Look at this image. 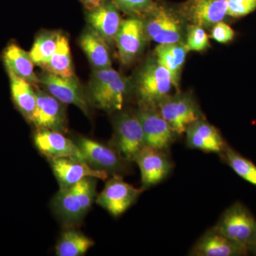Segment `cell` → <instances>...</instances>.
<instances>
[{"instance_id":"32","label":"cell","mask_w":256,"mask_h":256,"mask_svg":"<svg viewBox=\"0 0 256 256\" xmlns=\"http://www.w3.org/2000/svg\"><path fill=\"white\" fill-rule=\"evenodd\" d=\"M227 14L240 18L256 9V0H226Z\"/></svg>"},{"instance_id":"17","label":"cell","mask_w":256,"mask_h":256,"mask_svg":"<svg viewBox=\"0 0 256 256\" xmlns=\"http://www.w3.org/2000/svg\"><path fill=\"white\" fill-rule=\"evenodd\" d=\"M86 20L90 28L108 44L114 43L122 20L112 0H104L95 9L87 11Z\"/></svg>"},{"instance_id":"27","label":"cell","mask_w":256,"mask_h":256,"mask_svg":"<svg viewBox=\"0 0 256 256\" xmlns=\"http://www.w3.org/2000/svg\"><path fill=\"white\" fill-rule=\"evenodd\" d=\"M60 34L45 32L36 37L30 52L34 64L42 68L46 64L56 50Z\"/></svg>"},{"instance_id":"28","label":"cell","mask_w":256,"mask_h":256,"mask_svg":"<svg viewBox=\"0 0 256 256\" xmlns=\"http://www.w3.org/2000/svg\"><path fill=\"white\" fill-rule=\"evenodd\" d=\"M222 154L225 161L238 176L256 186V166L252 161L228 146Z\"/></svg>"},{"instance_id":"13","label":"cell","mask_w":256,"mask_h":256,"mask_svg":"<svg viewBox=\"0 0 256 256\" xmlns=\"http://www.w3.org/2000/svg\"><path fill=\"white\" fill-rule=\"evenodd\" d=\"M144 22L146 37L159 44L180 42L182 24L178 16L164 8H152Z\"/></svg>"},{"instance_id":"22","label":"cell","mask_w":256,"mask_h":256,"mask_svg":"<svg viewBox=\"0 0 256 256\" xmlns=\"http://www.w3.org/2000/svg\"><path fill=\"white\" fill-rule=\"evenodd\" d=\"M79 44L95 70L110 68L112 60L108 44L92 28L84 30Z\"/></svg>"},{"instance_id":"25","label":"cell","mask_w":256,"mask_h":256,"mask_svg":"<svg viewBox=\"0 0 256 256\" xmlns=\"http://www.w3.org/2000/svg\"><path fill=\"white\" fill-rule=\"evenodd\" d=\"M42 68L48 73L60 76H74L68 40L62 34H60L56 50Z\"/></svg>"},{"instance_id":"31","label":"cell","mask_w":256,"mask_h":256,"mask_svg":"<svg viewBox=\"0 0 256 256\" xmlns=\"http://www.w3.org/2000/svg\"><path fill=\"white\" fill-rule=\"evenodd\" d=\"M186 46L188 50L202 52L210 46V41L202 26L192 24L188 28Z\"/></svg>"},{"instance_id":"19","label":"cell","mask_w":256,"mask_h":256,"mask_svg":"<svg viewBox=\"0 0 256 256\" xmlns=\"http://www.w3.org/2000/svg\"><path fill=\"white\" fill-rule=\"evenodd\" d=\"M185 14L193 24L203 28L214 26L227 14L226 0H191Z\"/></svg>"},{"instance_id":"4","label":"cell","mask_w":256,"mask_h":256,"mask_svg":"<svg viewBox=\"0 0 256 256\" xmlns=\"http://www.w3.org/2000/svg\"><path fill=\"white\" fill-rule=\"evenodd\" d=\"M114 146L126 161L134 162L139 152L146 146L144 132L137 114L122 112L114 124Z\"/></svg>"},{"instance_id":"2","label":"cell","mask_w":256,"mask_h":256,"mask_svg":"<svg viewBox=\"0 0 256 256\" xmlns=\"http://www.w3.org/2000/svg\"><path fill=\"white\" fill-rule=\"evenodd\" d=\"M172 86L171 74L156 60L148 62L138 74L136 88L142 106L156 107L169 96Z\"/></svg>"},{"instance_id":"14","label":"cell","mask_w":256,"mask_h":256,"mask_svg":"<svg viewBox=\"0 0 256 256\" xmlns=\"http://www.w3.org/2000/svg\"><path fill=\"white\" fill-rule=\"evenodd\" d=\"M50 165L60 188L73 186L86 178L106 180L108 174L82 160L72 158H50Z\"/></svg>"},{"instance_id":"8","label":"cell","mask_w":256,"mask_h":256,"mask_svg":"<svg viewBox=\"0 0 256 256\" xmlns=\"http://www.w3.org/2000/svg\"><path fill=\"white\" fill-rule=\"evenodd\" d=\"M75 142L80 148L86 162L92 168L114 175H120L124 171L126 160L116 150L87 138H78Z\"/></svg>"},{"instance_id":"7","label":"cell","mask_w":256,"mask_h":256,"mask_svg":"<svg viewBox=\"0 0 256 256\" xmlns=\"http://www.w3.org/2000/svg\"><path fill=\"white\" fill-rule=\"evenodd\" d=\"M40 84L50 95L64 104H72L86 114H88V100L75 76L63 77L45 72L41 74Z\"/></svg>"},{"instance_id":"24","label":"cell","mask_w":256,"mask_h":256,"mask_svg":"<svg viewBox=\"0 0 256 256\" xmlns=\"http://www.w3.org/2000/svg\"><path fill=\"white\" fill-rule=\"evenodd\" d=\"M12 98L18 110L28 120H31L36 104V94L33 85L24 79L8 72Z\"/></svg>"},{"instance_id":"1","label":"cell","mask_w":256,"mask_h":256,"mask_svg":"<svg viewBox=\"0 0 256 256\" xmlns=\"http://www.w3.org/2000/svg\"><path fill=\"white\" fill-rule=\"evenodd\" d=\"M97 180L86 178L73 186L60 188L52 206L64 224L74 225L84 220L95 202Z\"/></svg>"},{"instance_id":"9","label":"cell","mask_w":256,"mask_h":256,"mask_svg":"<svg viewBox=\"0 0 256 256\" xmlns=\"http://www.w3.org/2000/svg\"><path fill=\"white\" fill-rule=\"evenodd\" d=\"M36 104L30 122L38 129L66 131V112L64 102L47 92L36 88Z\"/></svg>"},{"instance_id":"6","label":"cell","mask_w":256,"mask_h":256,"mask_svg":"<svg viewBox=\"0 0 256 256\" xmlns=\"http://www.w3.org/2000/svg\"><path fill=\"white\" fill-rule=\"evenodd\" d=\"M142 191V188H136L124 182L120 175H114L106 184L96 202L111 215L117 217L132 206Z\"/></svg>"},{"instance_id":"26","label":"cell","mask_w":256,"mask_h":256,"mask_svg":"<svg viewBox=\"0 0 256 256\" xmlns=\"http://www.w3.org/2000/svg\"><path fill=\"white\" fill-rule=\"evenodd\" d=\"M94 246V240L84 234L74 229L67 230L58 240L56 254L58 256H84Z\"/></svg>"},{"instance_id":"16","label":"cell","mask_w":256,"mask_h":256,"mask_svg":"<svg viewBox=\"0 0 256 256\" xmlns=\"http://www.w3.org/2000/svg\"><path fill=\"white\" fill-rule=\"evenodd\" d=\"M34 142L38 150L48 159L72 158L86 162L76 143L62 132L38 129L34 136Z\"/></svg>"},{"instance_id":"5","label":"cell","mask_w":256,"mask_h":256,"mask_svg":"<svg viewBox=\"0 0 256 256\" xmlns=\"http://www.w3.org/2000/svg\"><path fill=\"white\" fill-rule=\"evenodd\" d=\"M156 107L176 136H181L192 124L202 118L196 102L188 96H168Z\"/></svg>"},{"instance_id":"29","label":"cell","mask_w":256,"mask_h":256,"mask_svg":"<svg viewBox=\"0 0 256 256\" xmlns=\"http://www.w3.org/2000/svg\"><path fill=\"white\" fill-rule=\"evenodd\" d=\"M120 76V74L111 67L94 70L88 87L87 98L99 92L108 82L118 78Z\"/></svg>"},{"instance_id":"18","label":"cell","mask_w":256,"mask_h":256,"mask_svg":"<svg viewBox=\"0 0 256 256\" xmlns=\"http://www.w3.org/2000/svg\"><path fill=\"white\" fill-rule=\"evenodd\" d=\"M185 132L186 144L192 149L222 154L226 148V144L216 128L202 118L192 124Z\"/></svg>"},{"instance_id":"15","label":"cell","mask_w":256,"mask_h":256,"mask_svg":"<svg viewBox=\"0 0 256 256\" xmlns=\"http://www.w3.org/2000/svg\"><path fill=\"white\" fill-rule=\"evenodd\" d=\"M249 252L247 248L226 236L214 226L198 239L190 256H246Z\"/></svg>"},{"instance_id":"20","label":"cell","mask_w":256,"mask_h":256,"mask_svg":"<svg viewBox=\"0 0 256 256\" xmlns=\"http://www.w3.org/2000/svg\"><path fill=\"white\" fill-rule=\"evenodd\" d=\"M131 85L129 79L121 75L88 98V102L106 111L120 110L129 94Z\"/></svg>"},{"instance_id":"11","label":"cell","mask_w":256,"mask_h":256,"mask_svg":"<svg viewBox=\"0 0 256 256\" xmlns=\"http://www.w3.org/2000/svg\"><path fill=\"white\" fill-rule=\"evenodd\" d=\"M146 38L144 21L137 16L122 20L114 42L121 63H132L142 52Z\"/></svg>"},{"instance_id":"10","label":"cell","mask_w":256,"mask_h":256,"mask_svg":"<svg viewBox=\"0 0 256 256\" xmlns=\"http://www.w3.org/2000/svg\"><path fill=\"white\" fill-rule=\"evenodd\" d=\"M142 124L146 146L165 150L174 142L176 133L156 106H142L137 112Z\"/></svg>"},{"instance_id":"21","label":"cell","mask_w":256,"mask_h":256,"mask_svg":"<svg viewBox=\"0 0 256 256\" xmlns=\"http://www.w3.org/2000/svg\"><path fill=\"white\" fill-rule=\"evenodd\" d=\"M6 72L24 79L33 86L40 84V78L35 74L33 60L30 53L22 50L15 42H10L2 52Z\"/></svg>"},{"instance_id":"3","label":"cell","mask_w":256,"mask_h":256,"mask_svg":"<svg viewBox=\"0 0 256 256\" xmlns=\"http://www.w3.org/2000/svg\"><path fill=\"white\" fill-rule=\"evenodd\" d=\"M215 227L249 250L256 246V220L246 207L239 202L224 212Z\"/></svg>"},{"instance_id":"34","label":"cell","mask_w":256,"mask_h":256,"mask_svg":"<svg viewBox=\"0 0 256 256\" xmlns=\"http://www.w3.org/2000/svg\"><path fill=\"white\" fill-rule=\"evenodd\" d=\"M86 11L95 9L102 3L104 0H80Z\"/></svg>"},{"instance_id":"23","label":"cell","mask_w":256,"mask_h":256,"mask_svg":"<svg viewBox=\"0 0 256 256\" xmlns=\"http://www.w3.org/2000/svg\"><path fill=\"white\" fill-rule=\"evenodd\" d=\"M188 52L186 44L181 42L159 44L154 50L156 60L171 74L174 87H178L180 73Z\"/></svg>"},{"instance_id":"33","label":"cell","mask_w":256,"mask_h":256,"mask_svg":"<svg viewBox=\"0 0 256 256\" xmlns=\"http://www.w3.org/2000/svg\"><path fill=\"white\" fill-rule=\"evenodd\" d=\"M234 36L233 30L226 24L225 23L220 22L214 26L212 31V37L220 43H227L232 41Z\"/></svg>"},{"instance_id":"12","label":"cell","mask_w":256,"mask_h":256,"mask_svg":"<svg viewBox=\"0 0 256 256\" xmlns=\"http://www.w3.org/2000/svg\"><path fill=\"white\" fill-rule=\"evenodd\" d=\"M164 151L146 146L134 158L140 170L143 190L161 182L170 174L172 165Z\"/></svg>"},{"instance_id":"30","label":"cell","mask_w":256,"mask_h":256,"mask_svg":"<svg viewBox=\"0 0 256 256\" xmlns=\"http://www.w3.org/2000/svg\"><path fill=\"white\" fill-rule=\"evenodd\" d=\"M118 8L133 16L146 14L153 8L152 0H112Z\"/></svg>"},{"instance_id":"35","label":"cell","mask_w":256,"mask_h":256,"mask_svg":"<svg viewBox=\"0 0 256 256\" xmlns=\"http://www.w3.org/2000/svg\"><path fill=\"white\" fill-rule=\"evenodd\" d=\"M252 250H254V252H255V254H256V246L252 248Z\"/></svg>"}]
</instances>
